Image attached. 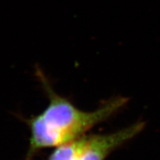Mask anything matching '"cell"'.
Masks as SVG:
<instances>
[{
	"label": "cell",
	"mask_w": 160,
	"mask_h": 160,
	"mask_svg": "<svg viewBox=\"0 0 160 160\" xmlns=\"http://www.w3.org/2000/svg\"><path fill=\"white\" fill-rule=\"evenodd\" d=\"M145 122L139 121L113 133L90 134L55 148L47 160H105L114 150L144 129Z\"/></svg>",
	"instance_id": "cell-2"
},
{
	"label": "cell",
	"mask_w": 160,
	"mask_h": 160,
	"mask_svg": "<svg viewBox=\"0 0 160 160\" xmlns=\"http://www.w3.org/2000/svg\"><path fill=\"white\" fill-rule=\"evenodd\" d=\"M37 75L49 99L41 113L25 119L29 127V147L25 160H33L41 150L57 148L85 135L122 108L128 102L124 97H113L93 111L77 108L68 99L58 94L39 68Z\"/></svg>",
	"instance_id": "cell-1"
}]
</instances>
